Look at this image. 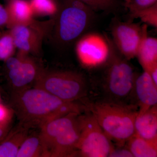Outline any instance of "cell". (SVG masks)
Segmentation results:
<instances>
[{
  "mask_svg": "<svg viewBox=\"0 0 157 157\" xmlns=\"http://www.w3.org/2000/svg\"><path fill=\"white\" fill-rule=\"evenodd\" d=\"M132 17L140 19L146 25L157 27V3L147 9L131 13Z\"/></svg>",
  "mask_w": 157,
  "mask_h": 157,
  "instance_id": "obj_22",
  "label": "cell"
},
{
  "mask_svg": "<svg viewBox=\"0 0 157 157\" xmlns=\"http://www.w3.org/2000/svg\"><path fill=\"white\" fill-rule=\"evenodd\" d=\"M12 104L19 123L30 128L70 113L86 110L84 104L63 101L36 86L16 91Z\"/></svg>",
  "mask_w": 157,
  "mask_h": 157,
  "instance_id": "obj_1",
  "label": "cell"
},
{
  "mask_svg": "<svg viewBox=\"0 0 157 157\" xmlns=\"http://www.w3.org/2000/svg\"><path fill=\"white\" fill-rule=\"evenodd\" d=\"M5 61L9 79L16 91L27 88L36 81L41 71L36 62L27 55L19 53L17 56L10 57Z\"/></svg>",
  "mask_w": 157,
  "mask_h": 157,
  "instance_id": "obj_10",
  "label": "cell"
},
{
  "mask_svg": "<svg viewBox=\"0 0 157 157\" xmlns=\"http://www.w3.org/2000/svg\"><path fill=\"white\" fill-rule=\"evenodd\" d=\"M46 25L33 21L29 24L17 25L10 28L19 53L25 55L39 53L46 32L45 29H47Z\"/></svg>",
  "mask_w": 157,
  "mask_h": 157,
  "instance_id": "obj_9",
  "label": "cell"
},
{
  "mask_svg": "<svg viewBox=\"0 0 157 157\" xmlns=\"http://www.w3.org/2000/svg\"><path fill=\"white\" fill-rule=\"evenodd\" d=\"M34 14L39 16L56 15L59 5L56 0H30Z\"/></svg>",
  "mask_w": 157,
  "mask_h": 157,
  "instance_id": "obj_20",
  "label": "cell"
},
{
  "mask_svg": "<svg viewBox=\"0 0 157 157\" xmlns=\"http://www.w3.org/2000/svg\"><path fill=\"white\" fill-rule=\"evenodd\" d=\"M134 92L139 107L138 113H143L151 107L157 105V86L146 71H144L140 75L136 76Z\"/></svg>",
  "mask_w": 157,
  "mask_h": 157,
  "instance_id": "obj_13",
  "label": "cell"
},
{
  "mask_svg": "<svg viewBox=\"0 0 157 157\" xmlns=\"http://www.w3.org/2000/svg\"><path fill=\"white\" fill-rule=\"evenodd\" d=\"M76 52L82 64L94 67L107 62L109 50L106 38L94 34H87L77 42Z\"/></svg>",
  "mask_w": 157,
  "mask_h": 157,
  "instance_id": "obj_8",
  "label": "cell"
},
{
  "mask_svg": "<svg viewBox=\"0 0 157 157\" xmlns=\"http://www.w3.org/2000/svg\"><path fill=\"white\" fill-rule=\"evenodd\" d=\"M147 32L146 25L117 21L111 29L112 41L120 53L129 60L136 57L144 35Z\"/></svg>",
  "mask_w": 157,
  "mask_h": 157,
  "instance_id": "obj_7",
  "label": "cell"
},
{
  "mask_svg": "<svg viewBox=\"0 0 157 157\" xmlns=\"http://www.w3.org/2000/svg\"><path fill=\"white\" fill-rule=\"evenodd\" d=\"M147 72L149 74L154 83L157 86V64L155 65Z\"/></svg>",
  "mask_w": 157,
  "mask_h": 157,
  "instance_id": "obj_29",
  "label": "cell"
},
{
  "mask_svg": "<svg viewBox=\"0 0 157 157\" xmlns=\"http://www.w3.org/2000/svg\"><path fill=\"white\" fill-rule=\"evenodd\" d=\"M94 11L79 0H62L55 22L57 41L67 45L79 38L92 22Z\"/></svg>",
  "mask_w": 157,
  "mask_h": 157,
  "instance_id": "obj_3",
  "label": "cell"
},
{
  "mask_svg": "<svg viewBox=\"0 0 157 157\" xmlns=\"http://www.w3.org/2000/svg\"><path fill=\"white\" fill-rule=\"evenodd\" d=\"M79 116L80 133L77 154L85 157H109L114 147L95 118L88 111Z\"/></svg>",
  "mask_w": 157,
  "mask_h": 157,
  "instance_id": "obj_6",
  "label": "cell"
},
{
  "mask_svg": "<svg viewBox=\"0 0 157 157\" xmlns=\"http://www.w3.org/2000/svg\"><path fill=\"white\" fill-rule=\"evenodd\" d=\"M9 17L8 27L26 25L34 21V14L29 0H11L6 7Z\"/></svg>",
  "mask_w": 157,
  "mask_h": 157,
  "instance_id": "obj_16",
  "label": "cell"
},
{
  "mask_svg": "<svg viewBox=\"0 0 157 157\" xmlns=\"http://www.w3.org/2000/svg\"><path fill=\"white\" fill-rule=\"evenodd\" d=\"M80 133L79 117L78 123L65 131L53 140L46 151L45 157H72L78 155L77 145Z\"/></svg>",
  "mask_w": 157,
  "mask_h": 157,
  "instance_id": "obj_12",
  "label": "cell"
},
{
  "mask_svg": "<svg viewBox=\"0 0 157 157\" xmlns=\"http://www.w3.org/2000/svg\"><path fill=\"white\" fill-rule=\"evenodd\" d=\"M30 128L19 124L9 131L0 142V157H16L18 150L29 135Z\"/></svg>",
  "mask_w": 157,
  "mask_h": 157,
  "instance_id": "obj_15",
  "label": "cell"
},
{
  "mask_svg": "<svg viewBox=\"0 0 157 157\" xmlns=\"http://www.w3.org/2000/svg\"><path fill=\"white\" fill-rule=\"evenodd\" d=\"M14 112L13 109L4 106L0 102V122H11Z\"/></svg>",
  "mask_w": 157,
  "mask_h": 157,
  "instance_id": "obj_25",
  "label": "cell"
},
{
  "mask_svg": "<svg viewBox=\"0 0 157 157\" xmlns=\"http://www.w3.org/2000/svg\"><path fill=\"white\" fill-rule=\"evenodd\" d=\"M35 82L36 87L66 102H76L87 93L84 77L72 71L41 70Z\"/></svg>",
  "mask_w": 157,
  "mask_h": 157,
  "instance_id": "obj_5",
  "label": "cell"
},
{
  "mask_svg": "<svg viewBox=\"0 0 157 157\" xmlns=\"http://www.w3.org/2000/svg\"><path fill=\"white\" fill-rule=\"evenodd\" d=\"M10 123L0 122V142L4 139L10 130Z\"/></svg>",
  "mask_w": 157,
  "mask_h": 157,
  "instance_id": "obj_28",
  "label": "cell"
},
{
  "mask_svg": "<svg viewBox=\"0 0 157 157\" xmlns=\"http://www.w3.org/2000/svg\"><path fill=\"white\" fill-rule=\"evenodd\" d=\"M94 11H110L116 10L120 6V0H79Z\"/></svg>",
  "mask_w": 157,
  "mask_h": 157,
  "instance_id": "obj_23",
  "label": "cell"
},
{
  "mask_svg": "<svg viewBox=\"0 0 157 157\" xmlns=\"http://www.w3.org/2000/svg\"><path fill=\"white\" fill-rule=\"evenodd\" d=\"M81 113H70L55 118L39 127L41 137L44 151L45 157L47 150L57 137L67 129L78 123Z\"/></svg>",
  "mask_w": 157,
  "mask_h": 157,
  "instance_id": "obj_11",
  "label": "cell"
},
{
  "mask_svg": "<svg viewBox=\"0 0 157 157\" xmlns=\"http://www.w3.org/2000/svg\"><path fill=\"white\" fill-rule=\"evenodd\" d=\"M135 134L144 139H157V105L143 113H137L135 121Z\"/></svg>",
  "mask_w": 157,
  "mask_h": 157,
  "instance_id": "obj_14",
  "label": "cell"
},
{
  "mask_svg": "<svg viewBox=\"0 0 157 157\" xmlns=\"http://www.w3.org/2000/svg\"><path fill=\"white\" fill-rule=\"evenodd\" d=\"M130 0H124L125 3L128 2Z\"/></svg>",
  "mask_w": 157,
  "mask_h": 157,
  "instance_id": "obj_30",
  "label": "cell"
},
{
  "mask_svg": "<svg viewBox=\"0 0 157 157\" xmlns=\"http://www.w3.org/2000/svg\"><path fill=\"white\" fill-rule=\"evenodd\" d=\"M157 0H130L125 3V6L129 9L130 13L147 9L157 4Z\"/></svg>",
  "mask_w": 157,
  "mask_h": 157,
  "instance_id": "obj_24",
  "label": "cell"
},
{
  "mask_svg": "<svg viewBox=\"0 0 157 157\" xmlns=\"http://www.w3.org/2000/svg\"><path fill=\"white\" fill-rule=\"evenodd\" d=\"M86 111L90 113L104 133L120 147L135 134V121L138 113L133 105L112 101L86 102Z\"/></svg>",
  "mask_w": 157,
  "mask_h": 157,
  "instance_id": "obj_2",
  "label": "cell"
},
{
  "mask_svg": "<svg viewBox=\"0 0 157 157\" xmlns=\"http://www.w3.org/2000/svg\"><path fill=\"white\" fill-rule=\"evenodd\" d=\"M6 1H7V2H9V1H11V0H6Z\"/></svg>",
  "mask_w": 157,
  "mask_h": 157,
  "instance_id": "obj_31",
  "label": "cell"
},
{
  "mask_svg": "<svg viewBox=\"0 0 157 157\" xmlns=\"http://www.w3.org/2000/svg\"><path fill=\"white\" fill-rule=\"evenodd\" d=\"M109 157H133V155L128 148L119 150L114 148Z\"/></svg>",
  "mask_w": 157,
  "mask_h": 157,
  "instance_id": "obj_27",
  "label": "cell"
},
{
  "mask_svg": "<svg viewBox=\"0 0 157 157\" xmlns=\"http://www.w3.org/2000/svg\"><path fill=\"white\" fill-rule=\"evenodd\" d=\"M16 47L10 30L0 34V60L6 61L13 56Z\"/></svg>",
  "mask_w": 157,
  "mask_h": 157,
  "instance_id": "obj_21",
  "label": "cell"
},
{
  "mask_svg": "<svg viewBox=\"0 0 157 157\" xmlns=\"http://www.w3.org/2000/svg\"><path fill=\"white\" fill-rule=\"evenodd\" d=\"M0 101H1V99H0Z\"/></svg>",
  "mask_w": 157,
  "mask_h": 157,
  "instance_id": "obj_32",
  "label": "cell"
},
{
  "mask_svg": "<svg viewBox=\"0 0 157 157\" xmlns=\"http://www.w3.org/2000/svg\"><path fill=\"white\" fill-rule=\"evenodd\" d=\"M133 157H156L157 139L147 140L135 134L127 142Z\"/></svg>",
  "mask_w": 157,
  "mask_h": 157,
  "instance_id": "obj_18",
  "label": "cell"
},
{
  "mask_svg": "<svg viewBox=\"0 0 157 157\" xmlns=\"http://www.w3.org/2000/svg\"><path fill=\"white\" fill-rule=\"evenodd\" d=\"M109 47L108 67L104 87L112 102L121 103L132 96L134 91L135 76L128 59L117 50L112 39L105 36Z\"/></svg>",
  "mask_w": 157,
  "mask_h": 157,
  "instance_id": "obj_4",
  "label": "cell"
},
{
  "mask_svg": "<svg viewBox=\"0 0 157 157\" xmlns=\"http://www.w3.org/2000/svg\"><path fill=\"white\" fill-rule=\"evenodd\" d=\"M45 157V151L39 133L28 135L21 145L16 157Z\"/></svg>",
  "mask_w": 157,
  "mask_h": 157,
  "instance_id": "obj_19",
  "label": "cell"
},
{
  "mask_svg": "<svg viewBox=\"0 0 157 157\" xmlns=\"http://www.w3.org/2000/svg\"><path fill=\"white\" fill-rule=\"evenodd\" d=\"M9 24V17L7 10L0 4V26H8Z\"/></svg>",
  "mask_w": 157,
  "mask_h": 157,
  "instance_id": "obj_26",
  "label": "cell"
},
{
  "mask_svg": "<svg viewBox=\"0 0 157 157\" xmlns=\"http://www.w3.org/2000/svg\"><path fill=\"white\" fill-rule=\"evenodd\" d=\"M144 70L148 72L157 64V39L147 36V32L144 35L137 49L136 56Z\"/></svg>",
  "mask_w": 157,
  "mask_h": 157,
  "instance_id": "obj_17",
  "label": "cell"
}]
</instances>
